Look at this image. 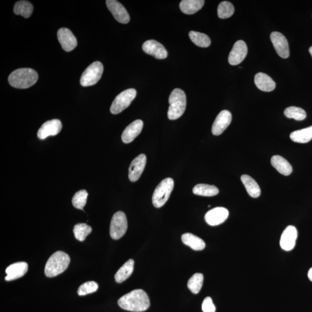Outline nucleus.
<instances>
[{
  "mask_svg": "<svg viewBox=\"0 0 312 312\" xmlns=\"http://www.w3.org/2000/svg\"><path fill=\"white\" fill-rule=\"evenodd\" d=\"M118 305L123 309L142 312L147 310L150 306V300L148 294L141 289L134 290L118 300Z\"/></svg>",
  "mask_w": 312,
  "mask_h": 312,
  "instance_id": "nucleus-1",
  "label": "nucleus"
},
{
  "mask_svg": "<svg viewBox=\"0 0 312 312\" xmlns=\"http://www.w3.org/2000/svg\"><path fill=\"white\" fill-rule=\"evenodd\" d=\"M38 79L37 73L33 69L19 68L13 71L8 77L9 83L17 89H28L33 86Z\"/></svg>",
  "mask_w": 312,
  "mask_h": 312,
  "instance_id": "nucleus-2",
  "label": "nucleus"
},
{
  "mask_svg": "<svg viewBox=\"0 0 312 312\" xmlns=\"http://www.w3.org/2000/svg\"><path fill=\"white\" fill-rule=\"evenodd\" d=\"M70 258L65 252L58 251L53 254L48 259L45 268V274L48 278H53L62 274L69 266Z\"/></svg>",
  "mask_w": 312,
  "mask_h": 312,
  "instance_id": "nucleus-3",
  "label": "nucleus"
},
{
  "mask_svg": "<svg viewBox=\"0 0 312 312\" xmlns=\"http://www.w3.org/2000/svg\"><path fill=\"white\" fill-rule=\"evenodd\" d=\"M168 117L170 120H177L181 117L186 108V95L183 90L175 89L170 95Z\"/></svg>",
  "mask_w": 312,
  "mask_h": 312,
  "instance_id": "nucleus-4",
  "label": "nucleus"
},
{
  "mask_svg": "<svg viewBox=\"0 0 312 312\" xmlns=\"http://www.w3.org/2000/svg\"><path fill=\"white\" fill-rule=\"evenodd\" d=\"M174 187V181L172 178H165L159 184L153 193L152 203L154 206L159 208L169 200Z\"/></svg>",
  "mask_w": 312,
  "mask_h": 312,
  "instance_id": "nucleus-5",
  "label": "nucleus"
},
{
  "mask_svg": "<svg viewBox=\"0 0 312 312\" xmlns=\"http://www.w3.org/2000/svg\"><path fill=\"white\" fill-rule=\"evenodd\" d=\"M103 71V64L100 61H95L83 73L80 80L81 85L87 87L95 85L102 78Z\"/></svg>",
  "mask_w": 312,
  "mask_h": 312,
  "instance_id": "nucleus-6",
  "label": "nucleus"
},
{
  "mask_svg": "<svg viewBox=\"0 0 312 312\" xmlns=\"http://www.w3.org/2000/svg\"><path fill=\"white\" fill-rule=\"evenodd\" d=\"M137 95V91L129 89L122 91L116 96L111 105L110 111L112 114H118L128 108Z\"/></svg>",
  "mask_w": 312,
  "mask_h": 312,
  "instance_id": "nucleus-7",
  "label": "nucleus"
},
{
  "mask_svg": "<svg viewBox=\"0 0 312 312\" xmlns=\"http://www.w3.org/2000/svg\"><path fill=\"white\" fill-rule=\"evenodd\" d=\"M128 228V223L126 214L122 211H118L115 214L111 220L110 225V235L113 239H118L124 236Z\"/></svg>",
  "mask_w": 312,
  "mask_h": 312,
  "instance_id": "nucleus-8",
  "label": "nucleus"
},
{
  "mask_svg": "<svg viewBox=\"0 0 312 312\" xmlns=\"http://www.w3.org/2000/svg\"><path fill=\"white\" fill-rule=\"evenodd\" d=\"M272 44L278 55L283 59H287L290 56L289 43L286 38L279 32H272L270 36Z\"/></svg>",
  "mask_w": 312,
  "mask_h": 312,
  "instance_id": "nucleus-9",
  "label": "nucleus"
},
{
  "mask_svg": "<svg viewBox=\"0 0 312 312\" xmlns=\"http://www.w3.org/2000/svg\"><path fill=\"white\" fill-rule=\"evenodd\" d=\"M298 236L297 228L293 226H289L283 231L280 237V245L285 251H291L295 247Z\"/></svg>",
  "mask_w": 312,
  "mask_h": 312,
  "instance_id": "nucleus-10",
  "label": "nucleus"
},
{
  "mask_svg": "<svg viewBox=\"0 0 312 312\" xmlns=\"http://www.w3.org/2000/svg\"><path fill=\"white\" fill-rule=\"evenodd\" d=\"M248 54L247 44L242 40L236 42L228 56V62L232 65H236L243 62Z\"/></svg>",
  "mask_w": 312,
  "mask_h": 312,
  "instance_id": "nucleus-11",
  "label": "nucleus"
},
{
  "mask_svg": "<svg viewBox=\"0 0 312 312\" xmlns=\"http://www.w3.org/2000/svg\"><path fill=\"white\" fill-rule=\"evenodd\" d=\"M106 4L108 10L117 21L123 24L129 23L130 20L129 14L121 3L116 0H107Z\"/></svg>",
  "mask_w": 312,
  "mask_h": 312,
  "instance_id": "nucleus-12",
  "label": "nucleus"
},
{
  "mask_svg": "<svg viewBox=\"0 0 312 312\" xmlns=\"http://www.w3.org/2000/svg\"><path fill=\"white\" fill-rule=\"evenodd\" d=\"M229 215L228 210L223 207H217L208 211L206 213L205 220L211 226H216L225 222Z\"/></svg>",
  "mask_w": 312,
  "mask_h": 312,
  "instance_id": "nucleus-13",
  "label": "nucleus"
},
{
  "mask_svg": "<svg viewBox=\"0 0 312 312\" xmlns=\"http://www.w3.org/2000/svg\"><path fill=\"white\" fill-rule=\"evenodd\" d=\"M147 156L141 154L135 158L129 167V178L132 182L137 181L146 168Z\"/></svg>",
  "mask_w": 312,
  "mask_h": 312,
  "instance_id": "nucleus-14",
  "label": "nucleus"
},
{
  "mask_svg": "<svg viewBox=\"0 0 312 312\" xmlns=\"http://www.w3.org/2000/svg\"><path fill=\"white\" fill-rule=\"evenodd\" d=\"M58 38L63 49L66 52H71L77 46V39L71 30L61 28L58 30Z\"/></svg>",
  "mask_w": 312,
  "mask_h": 312,
  "instance_id": "nucleus-15",
  "label": "nucleus"
},
{
  "mask_svg": "<svg viewBox=\"0 0 312 312\" xmlns=\"http://www.w3.org/2000/svg\"><path fill=\"white\" fill-rule=\"evenodd\" d=\"M142 50L147 54L155 57L157 59H164L168 56V52L165 47L160 42L153 39L144 42Z\"/></svg>",
  "mask_w": 312,
  "mask_h": 312,
  "instance_id": "nucleus-16",
  "label": "nucleus"
},
{
  "mask_svg": "<svg viewBox=\"0 0 312 312\" xmlns=\"http://www.w3.org/2000/svg\"><path fill=\"white\" fill-rule=\"evenodd\" d=\"M61 129L62 124L58 119H53L47 121L42 125L37 133L38 137L40 139H46L49 136L58 135Z\"/></svg>",
  "mask_w": 312,
  "mask_h": 312,
  "instance_id": "nucleus-17",
  "label": "nucleus"
},
{
  "mask_svg": "<svg viewBox=\"0 0 312 312\" xmlns=\"http://www.w3.org/2000/svg\"><path fill=\"white\" fill-rule=\"evenodd\" d=\"M231 121L232 115L230 111L227 110H223L220 112L212 126L213 134L214 135L222 134L230 126Z\"/></svg>",
  "mask_w": 312,
  "mask_h": 312,
  "instance_id": "nucleus-18",
  "label": "nucleus"
},
{
  "mask_svg": "<svg viewBox=\"0 0 312 312\" xmlns=\"http://www.w3.org/2000/svg\"><path fill=\"white\" fill-rule=\"evenodd\" d=\"M143 123L141 120L135 121L132 122L123 132L122 139L125 143L133 142L136 137L141 133Z\"/></svg>",
  "mask_w": 312,
  "mask_h": 312,
  "instance_id": "nucleus-19",
  "label": "nucleus"
},
{
  "mask_svg": "<svg viewBox=\"0 0 312 312\" xmlns=\"http://www.w3.org/2000/svg\"><path fill=\"white\" fill-rule=\"evenodd\" d=\"M28 271V265L26 262H18L13 263L7 267L6 272V280H14L23 276Z\"/></svg>",
  "mask_w": 312,
  "mask_h": 312,
  "instance_id": "nucleus-20",
  "label": "nucleus"
},
{
  "mask_svg": "<svg viewBox=\"0 0 312 312\" xmlns=\"http://www.w3.org/2000/svg\"><path fill=\"white\" fill-rule=\"evenodd\" d=\"M254 83L261 91L270 92L273 91L276 87V83L268 75L259 73L254 77Z\"/></svg>",
  "mask_w": 312,
  "mask_h": 312,
  "instance_id": "nucleus-21",
  "label": "nucleus"
},
{
  "mask_svg": "<svg viewBox=\"0 0 312 312\" xmlns=\"http://www.w3.org/2000/svg\"><path fill=\"white\" fill-rule=\"evenodd\" d=\"M271 164L278 172L285 176L292 173L293 168L287 160L282 156L276 155L271 158Z\"/></svg>",
  "mask_w": 312,
  "mask_h": 312,
  "instance_id": "nucleus-22",
  "label": "nucleus"
},
{
  "mask_svg": "<svg viewBox=\"0 0 312 312\" xmlns=\"http://www.w3.org/2000/svg\"><path fill=\"white\" fill-rule=\"evenodd\" d=\"M204 0H183L180 3V9L184 14L192 15L200 11L204 5Z\"/></svg>",
  "mask_w": 312,
  "mask_h": 312,
  "instance_id": "nucleus-23",
  "label": "nucleus"
},
{
  "mask_svg": "<svg viewBox=\"0 0 312 312\" xmlns=\"http://www.w3.org/2000/svg\"><path fill=\"white\" fill-rule=\"evenodd\" d=\"M241 179L250 196L253 198L260 197L261 189L254 179L247 175H242Z\"/></svg>",
  "mask_w": 312,
  "mask_h": 312,
  "instance_id": "nucleus-24",
  "label": "nucleus"
},
{
  "mask_svg": "<svg viewBox=\"0 0 312 312\" xmlns=\"http://www.w3.org/2000/svg\"><path fill=\"white\" fill-rule=\"evenodd\" d=\"M182 241L184 244L188 246L193 250H197V251L203 250L205 248V242L199 237L190 234V233H186V234H183Z\"/></svg>",
  "mask_w": 312,
  "mask_h": 312,
  "instance_id": "nucleus-25",
  "label": "nucleus"
},
{
  "mask_svg": "<svg viewBox=\"0 0 312 312\" xmlns=\"http://www.w3.org/2000/svg\"><path fill=\"white\" fill-rule=\"evenodd\" d=\"M134 261L130 259L119 270L117 271L115 276L116 282L121 283L125 282L133 274L134 271Z\"/></svg>",
  "mask_w": 312,
  "mask_h": 312,
  "instance_id": "nucleus-26",
  "label": "nucleus"
},
{
  "mask_svg": "<svg viewBox=\"0 0 312 312\" xmlns=\"http://www.w3.org/2000/svg\"><path fill=\"white\" fill-rule=\"evenodd\" d=\"M291 139L297 143L309 142L312 139V126L304 129L293 131L291 134Z\"/></svg>",
  "mask_w": 312,
  "mask_h": 312,
  "instance_id": "nucleus-27",
  "label": "nucleus"
},
{
  "mask_svg": "<svg viewBox=\"0 0 312 312\" xmlns=\"http://www.w3.org/2000/svg\"><path fill=\"white\" fill-rule=\"evenodd\" d=\"M193 192L197 196L212 197L218 195L219 189L216 186L206 184H199L193 188Z\"/></svg>",
  "mask_w": 312,
  "mask_h": 312,
  "instance_id": "nucleus-28",
  "label": "nucleus"
},
{
  "mask_svg": "<svg viewBox=\"0 0 312 312\" xmlns=\"http://www.w3.org/2000/svg\"><path fill=\"white\" fill-rule=\"evenodd\" d=\"M33 10L34 7L32 3L28 1H20L15 4L14 12L17 15L29 18L32 16Z\"/></svg>",
  "mask_w": 312,
  "mask_h": 312,
  "instance_id": "nucleus-29",
  "label": "nucleus"
},
{
  "mask_svg": "<svg viewBox=\"0 0 312 312\" xmlns=\"http://www.w3.org/2000/svg\"><path fill=\"white\" fill-rule=\"evenodd\" d=\"M188 35L191 41L198 46L208 47L210 45L211 40L207 35L194 31H191Z\"/></svg>",
  "mask_w": 312,
  "mask_h": 312,
  "instance_id": "nucleus-30",
  "label": "nucleus"
},
{
  "mask_svg": "<svg viewBox=\"0 0 312 312\" xmlns=\"http://www.w3.org/2000/svg\"><path fill=\"white\" fill-rule=\"evenodd\" d=\"M204 282V275L201 273H196L193 275L187 283V287L193 294L199 293Z\"/></svg>",
  "mask_w": 312,
  "mask_h": 312,
  "instance_id": "nucleus-31",
  "label": "nucleus"
},
{
  "mask_svg": "<svg viewBox=\"0 0 312 312\" xmlns=\"http://www.w3.org/2000/svg\"><path fill=\"white\" fill-rule=\"evenodd\" d=\"M92 231L91 227L85 223L77 224L74 227V234L76 238L80 241H84L87 235Z\"/></svg>",
  "mask_w": 312,
  "mask_h": 312,
  "instance_id": "nucleus-32",
  "label": "nucleus"
},
{
  "mask_svg": "<svg viewBox=\"0 0 312 312\" xmlns=\"http://www.w3.org/2000/svg\"><path fill=\"white\" fill-rule=\"evenodd\" d=\"M235 8L232 4L228 2H223L219 4L218 8V14L219 18H229L234 14Z\"/></svg>",
  "mask_w": 312,
  "mask_h": 312,
  "instance_id": "nucleus-33",
  "label": "nucleus"
},
{
  "mask_svg": "<svg viewBox=\"0 0 312 312\" xmlns=\"http://www.w3.org/2000/svg\"><path fill=\"white\" fill-rule=\"evenodd\" d=\"M284 115L289 118H294L298 121L304 120L306 117L304 109L297 107H290L284 110Z\"/></svg>",
  "mask_w": 312,
  "mask_h": 312,
  "instance_id": "nucleus-34",
  "label": "nucleus"
},
{
  "mask_svg": "<svg viewBox=\"0 0 312 312\" xmlns=\"http://www.w3.org/2000/svg\"><path fill=\"white\" fill-rule=\"evenodd\" d=\"M88 193L85 190L79 191L75 194L72 200V203L75 208L83 210L86 204Z\"/></svg>",
  "mask_w": 312,
  "mask_h": 312,
  "instance_id": "nucleus-35",
  "label": "nucleus"
},
{
  "mask_svg": "<svg viewBox=\"0 0 312 312\" xmlns=\"http://www.w3.org/2000/svg\"><path fill=\"white\" fill-rule=\"evenodd\" d=\"M98 289V284L94 281H90L82 284L78 290V294L80 296H86L97 292Z\"/></svg>",
  "mask_w": 312,
  "mask_h": 312,
  "instance_id": "nucleus-36",
  "label": "nucleus"
},
{
  "mask_svg": "<svg viewBox=\"0 0 312 312\" xmlns=\"http://www.w3.org/2000/svg\"><path fill=\"white\" fill-rule=\"evenodd\" d=\"M202 310L203 312H215L216 307H215L212 298L209 297H206L202 304Z\"/></svg>",
  "mask_w": 312,
  "mask_h": 312,
  "instance_id": "nucleus-37",
  "label": "nucleus"
},
{
  "mask_svg": "<svg viewBox=\"0 0 312 312\" xmlns=\"http://www.w3.org/2000/svg\"><path fill=\"white\" fill-rule=\"evenodd\" d=\"M307 276H308L309 279L312 282V267L308 271V274H307Z\"/></svg>",
  "mask_w": 312,
  "mask_h": 312,
  "instance_id": "nucleus-38",
  "label": "nucleus"
},
{
  "mask_svg": "<svg viewBox=\"0 0 312 312\" xmlns=\"http://www.w3.org/2000/svg\"><path fill=\"white\" fill-rule=\"evenodd\" d=\"M309 51L310 54V55H311V57H312V46H311V47L309 48Z\"/></svg>",
  "mask_w": 312,
  "mask_h": 312,
  "instance_id": "nucleus-39",
  "label": "nucleus"
}]
</instances>
